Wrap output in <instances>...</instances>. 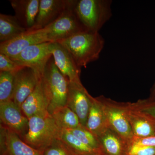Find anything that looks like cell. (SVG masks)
<instances>
[{
	"label": "cell",
	"instance_id": "cell-17",
	"mask_svg": "<svg viewBox=\"0 0 155 155\" xmlns=\"http://www.w3.org/2000/svg\"><path fill=\"white\" fill-rule=\"evenodd\" d=\"M85 127L97 137L109 127L102 104L98 97L92 98Z\"/></svg>",
	"mask_w": 155,
	"mask_h": 155
},
{
	"label": "cell",
	"instance_id": "cell-27",
	"mask_svg": "<svg viewBox=\"0 0 155 155\" xmlns=\"http://www.w3.org/2000/svg\"><path fill=\"white\" fill-rule=\"evenodd\" d=\"M22 66L3 53H0V72H17Z\"/></svg>",
	"mask_w": 155,
	"mask_h": 155
},
{
	"label": "cell",
	"instance_id": "cell-2",
	"mask_svg": "<svg viewBox=\"0 0 155 155\" xmlns=\"http://www.w3.org/2000/svg\"><path fill=\"white\" fill-rule=\"evenodd\" d=\"M41 81L48 102L50 115L56 109L67 106L69 81L56 66L53 56L45 67Z\"/></svg>",
	"mask_w": 155,
	"mask_h": 155
},
{
	"label": "cell",
	"instance_id": "cell-19",
	"mask_svg": "<svg viewBox=\"0 0 155 155\" xmlns=\"http://www.w3.org/2000/svg\"><path fill=\"white\" fill-rule=\"evenodd\" d=\"M104 155H125L128 145L118 134L108 127L98 137Z\"/></svg>",
	"mask_w": 155,
	"mask_h": 155
},
{
	"label": "cell",
	"instance_id": "cell-4",
	"mask_svg": "<svg viewBox=\"0 0 155 155\" xmlns=\"http://www.w3.org/2000/svg\"><path fill=\"white\" fill-rule=\"evenodd\" d=\"M110 0H76L75 14L85 30L99 32L112 17Z\"/></svg>",
	"mask_w": 155,
	"mask_h": 155
},
{
	"label": "cell",
	"instance_id": "cell-23",
	"mask_svg": "<svg viewBox=\"0 0 155 155\" xmlns=\"http://www.w3.org/2000/svg\"><path fill=\"white\" fill-rule=\"evenodd\" d=\"M69 130L84 144L101 154L104 155L101 146L97 137L87 129L84 126H81Z\"/></svg>",
	"mask_w": 155,
	"mask_h": 155
},
{
	"label": "cell",
	"instance_id": "cell-15",
	"mask_svg": "<svg viewBox=\"0 0 155 155\" xmlns=\"http://www.w3.org/2000/svg\"><path fill=\"white\" fill-rule=\"evenodd\" d=\"M9 2L15 12L14 16L21 25L27 30L33 28L38 13L40 0H10Z\"/></svg>",
	"mask_w": 155,
	"mask_h": 155
},
{
	"label": "cell",
	"instance_id": "cell-6",
	"mask_svg": "<svg viewBox=\"0 0 155 155\" xmlns=\"http://www.w3.org/2000/svg\"><path fill=\"white\" fill-rule=\"evenodd\" d=\"M75 0L62 15L51 24L43 28L48 41L56 42L86 31L74 10Z\"/></svg>",
	"mask_w": 155,
	"mask_h": 155
},
{
	"label": "cell",
	"instance_id": "cell-26",
	"mask_svg": "<svg viewBox=\"0 0 155 155\" xmlns=\"http://www.w3.org/2000/svg\"><path fill=\"white\" fill-rule=\"evenodd\" d=\"M43 155H74L60 139L56 140L43 152Z\"/></svg>",
	"mask_w": 155,
	"mask_h": 155
},
{
	"label": "cell",
	"instance_id": "cell-9",
	"mask_svg": "<svg viewBox=\"0 0 155 155\" xmlns=\"http://www.w3.org/2000/svg\"><path fill=\"white\" fill-rule=\"evenodd\" d=\"M92 98L81 82L69 81L67 106L78 117L81 124L85 127Z\"/></svg>",
	"mask_w": 155,
	"mask_h": 155
},
{
	"label": "cell",
	"instance_id": "cell-11",
	"mask_svg": "<svg viewBox=\"0 0 155 155\" xmlns=\"http://www.w3.org/2000/svg\"><path fill=\"white\" fill-rule=\"evenodd\" d=\"M1 125L13 131L21 139L28 127V119L12 100L0 104Z\"/></svg>",
	"mask_w": 155,
	"mask_h": 155
},
{
	"label": "cell",
	"instance_id": "cell-1",
	"mask_svg": "<svg viewBox=\"0 0 155 155\" xmlns=\"http://www.w3.org/2000/svg\"><path fill=\"white\" fill-rule=\"evenodd\" d=\"M66 48L80 68L99 59L104 39L99 32L84 31L57 42Z\"/></svg>",
	"mask_w": 155,
	"mask_h": 155
},
{
	"label": "cell",
	"instance_id": "cell-31",
	"mask_svg": "<svg viewBox=\"0 0 155 155\" xmlns=\"http://www.w3.org/2000/svg\"><path fill=\"white\" fill-rule=\"evenodd\" d=\"M151 98H152L155 101V94L152 95L151 96Z\"/></svg>",
	"mask_w": 155,
	"mask_h": 155
},
{
	"label": "cell",
	"instance_id": "cell-22",
	"mask_svg": "<svg viewBox=\"0 0 155 155\" xmlns=\"http://www.w3.org/2000/svg\"><path fill=\"white\" fill-rule=\"evenodd\" d=\"M59 139L74 155H102L84 144L69 130H61Z\"/></svg>",
	"mask_w": 155,
	"mask_h": 155
},
{
	"label": "cell",
	"instance_id": "cell-8",
	"mask_svg": "<svg viewBox=\"0 0 155 155\" xmlns=\"http://www.w3.org/2000/svg\"><path fill=\"white\" fill-rule=\"evenodd\" d=\"M14 74V91L12 101L21 108L24 101L35 89L41 77L34 69L28 67H21Z\"/></svg>",
	"mask_w": 155,
	"mask_h": 155
},
{
	"label": "cell",
	"instance_id": "cell-16",
	"mask_svg": "<svg viewBox=\"0 0 155 155\" xmlns=\"http://www.w3.org/2000/svg\"><path fill=\"white\" fill-rule=\"evenodd\" d=\"M21 109L22 113L28 119L32 116L49 114L48 111V102L41 79L35 89L22 104Z\"/></svg>",
	"mask_w": 155,
	"mask_h": 155
},
{
	"label": "cell",
	"instance_id": "cell-12",
	"mask_svg": "<svg viewBox=\"0 0 155 155\" xmlns=\"http://www.w3.org/2000/svg\"><path fill=\"white\" fill-rule=\"evenodd\" d=\"M0 155H43V153L25 143L13 131L1 125Z\"/></svg>",
	"mask_w": 155,
	"mask_h": 155
},
{
	"label": "cell",
	"instance_id": "cell-5",
	"mask_svg": "<svg viewBox=\"0 0 155 155\" xmlns=\"http://www.w3.org/2000/svg\"><path fill=\"white\" fill-rule=\"evenodd\" d=\"M98 97L102 104L108 127L128 145L134 135L127 117L126 103L118 102L103 95Z\"/></svg>",
	"mask_w": 155,
	"mask_h": 155
},
{
	"label": "cell",
	"instance_id": "cell-21",
	"mask_svg": "<svg viewBox=\"0 0 155 155\" xmlns=\"http://www.w3.org/2000/svg\"><path fill=\"white\" fill-rule=\"evenodd\" d=\"M51 115L61 130H70L82 126L76 114L67 106L56 109Z\"/></svg>",
	"mask_w": 155,
	"mask_h": 155
},
{
	"label": "cell",
	"instance_id": "cell-13",
	"mask_svg": "<svg viewBox=\"0 0 155 155\" xmlns=\"http://www.w3.org/2000/svg\"><path fill=\"white\" fill-rule=\"evenodd\" d=\"M51 51L55 64L71 82H80L81 68L68 50L58 42H52Z\"/></svg>",
	"mask_w": 155,
	"mask_h": 155
},
{
	"label": "cell",
	"instance_id": "cell-30",
	"mask_svg": "<svg viewBox=\"0 0 155 155\" xmlns=\"http://www.w3.org/2000/svg\"><path fill=\"white\" fill-rule=\"evenodd\" d=\"M154 94H155V83L153 87L152 91V95Z\"/></svg>",
	"mask_w": 155,
	"mask_h": 155
},
{
	"label": "cell",
	"instance_id": "cell-3",
	"mask_svg": "<svg viewBox=\"0 0 155 155\" xmlns=\"http://www.w3.org/2000/svg\"><path fill=\"white\" fill-rule=\"evenodd\" d=\"M61 129L50 114L32 116L28 119V130L21 139L42 152L60 138Z\"/></svg>",
	"mask_w": 155,
	"mask_h": 155
},
{
	"label": "cell",
	"instance_id": "cell-28",
	"mask_svg": "<svg viewBox=\"0 0 155 155\" xmlns=\"http://www.w3.org/2000/svg\"><path fill=\"white\" fill-rule=\"evenodd\" d=\"M125 155H155V147L128 145Z\"/></svg>",
	"mask_w": 155,
	"mask_h": 155
},
{
	"label": "cell",
	"instance_id": "cell-7",
	"mask_svg": "<svg viewBox=\"0 0 155 155\" xmlns=\"http://www.w3.org/2000/svg\"><path fill=\"white\" fill-rule=\"evenodd\" d=\"M51 43L47 42L29 46L11 59L20 66L32 68L41 78L48 61L52 57Z\"/></svg>",
	"mask_w": 155,
	"mask_h": 155
},
{
	"label": "cell",
	"instance_id": "cell-14",
	"mask_svg": "<svg viewBox=\"0 0 155 155\" xmlns=\"http://www.w3.org/2000/svg\"><path fill=\"white\" fill-rule=\"evenodd\" d=\"M72 0H40L38 13L32 28L41 29L58 19L71 5Z\"/></svg>",
	"mask_w": 155,
	"mask_h": 155
},
{
	"label": "cell",
	"instance_id": "cell-20",
	"mask_svg": "<svg viewBox=\"0 0 155 155\" xmlns=\"http://www.w3.org/2000/svg\"><path fill=\"white\" fill-rule=\"evenodd\" d=\"M27 29L15 16L0 14V42H5L24 33Z\"/></svg>",
	"mask_w": 155,
	"mask_h": 155
},
{
	"label": "cell",
	"instance_id": "cell-18",
	"mask_svg": "<svg viewBox=\"0 0 155 155\" xmlns=\"http://www.w3.org/2000/svg\"><path fill=\"white\" fill-rule=\"evenodd\" d=\"M127 105V116L134 136L138 137L155 136V122L131 109Z\"/></svg>",
	"mask_w": 155,
	"mask_h": 155
},
{
	"label": "cell",
	"instance_id": "cell-29",
	"mask_svg": "<svg viewBox=\"0 0 155 155\" xmlns=\"http://www.w3.org/2000/svg\"><path fill=\"white\" fill-rule=\"evenodd\" d=\"M128 145L155 147V136L144 137H138L134 136Z\"/></svg>",
	"mask_w": 155,
	"mask_h": 155
},
{
	"label": "cell",
	"instance_id": "cell-24",
	"mask_svg": "<svg viewBox=\"0 0 155 155\" xmlns=\"http://www.w3.org/2000/svg\"><path fill=\"white\" fill-rule=\"evenodd\" d=\"M14 84V73L0 72V104L12 100Z\"/></svg>",
	"mask_w": 155,
	"mask_h": 155
},
{
	"label": "cell",
	"instance_id": "cell-25",
	"mask_svg": "<svg viewBox=\"0 0 155 155\" xmlns=\"http://www.w3.org/2000/svg\"><path fill=\"white\" fill-rule=\"evenodd\" d=\"M129 104L131 109L155 122V101L152 98Z\"/></svg>",
	"mask_w": 155,
	"mask_h": 155
},
{
	"label": "cell",
	"instance_id": "cell-10",
	"mask_svg": "<svg viewBox=\"0 0 155 155\" xmlns=\"http://www.w3.org/2000/svg\"><path fill=\"white\" fill-rule=\"evenodd\" d=\"M47 42L48 41L43 28H31L13 39L0 43V53L13 58L29 46Z\"/></svg>",
	"mask_w": 155,
	"mask_h": 155
}]
</instances>
